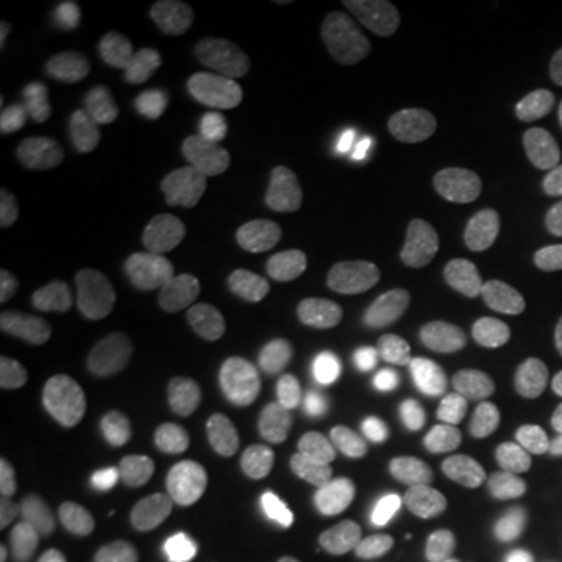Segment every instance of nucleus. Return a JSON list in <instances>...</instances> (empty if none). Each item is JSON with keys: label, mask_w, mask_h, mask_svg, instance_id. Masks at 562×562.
<instances>
[{"label": "nucleus", "mask_w": 562, "mask_h": 562, "mask_svg": "<svg viewBox=\"0 0 562 562\" xmlns=\"http://www.w3.org/2000/svg\"><path fill=\"white\" fill-rule=\"evenodd\" d=\"M131 516L149 533L175 531L193 508L186 469L159 448H136L125 461Z\"/></svg>", "instance_id": "f257e3e1"}, {"label": "nucleus", "mask_w": 562, "mask_h": 562, "mask_svg": "<svg viewBox=\"0 0 562 562\" xmlns=\"http://www.w3.org/2000/svg\"><path fill=\"white\" fill-rule=\"evenodd\" d=\"M326 94L336 108L357 115L364 125L402 131L417 117V100L391 70L381 66L341 63L328 70Z\"/></svg>", "instance_id": "f03ea898"}, {"label": "nucleus", "mask_w": 562, "mask_h": 562, "mask_svg": "<svg viewBox=\"0 0 562 562\" xmlns=\"http://www.w3.org/2000/svg\"><path fill=\"white\" fill-rule=\"evenodd\" d=\"M313 149L328 170L351 180L385 182L404 170V149L389 131L364 123H323L313 136Z\"/></svg>", "instance_id": "7ed1b4c3"}, {"label": "nucleus", "mask_w": 562, "mask_h": 562, "mask_svg": "<svg viewBox=\"0 0 562 562\" xmlns=\"http://www.w3.org/2000/svg\"><path fill=\"white\" fill-rule=\"evenodd\" d=\"M209 456L232 484L269 482L290 463V442L261 422H222L209 435Z\"/></svg>", "instance_id": "20e7f679"}, {"label": "nucleus", "mask_w": 562, "mask_h": 562, "mask_svg": "<svg viewBox=\"0 0 562 562\" xmlns=\"http://www.w3.org/2000/svg\"><path fill=\"white\" fill-rule=\"evenodd\" d=\"M269 315L281 341L323 347L344 318V294L321 277L300 279L273 294Z\"/></svg>", "instance_id": "39448f33"}, {"label": "nucleus", "mask_w": 562, "mask_h": 562, "mask_svg": "<svg viewBox=\"0 0 562 562\" xmlns=\"http://www.w3.org/2000/svg\"><path fill=\"white\" fill-rule=\"evenodd\" d=\"M305 256L315 273L341 294L372 290L385 271L381 250L360 237L344 235L334 224H323L307 232Z\"/></svg>", "instance_id": "423d86ee"}, {"label": "nucleus", "mask_w": 562, "mask_h": 562, "mask_svg": "<svg viewBox=\"0 0 562 562\" xmlns=\"http://www.w3.org/2000/svg\"><path fill=\"white\" fill-rule=\"evenodd\" d=\"M505 321L495 294L476 277H461L453 284L442 339L461 355H487L501 349Z\"/></svg>", "instance_id": "0eeeda50"}, {"label": "nucleus", "mask_w": 562, "mask_h": 562, "mask_svg": "<svg viewBox=\"0 0 562 562\" xmlns=\"http://www.w3.org/2000/svg\"><path fill=\"white\" fill-rule=\"evenodd\" d=\"M311 393V378L297 362L286 357H263L245 372L237 404L250 422H271L290 417Z\"/></svg>", "instance_id": "6e6552de"}, {"label": "nucleus", "mask_w": 562, "mask_h": 562, "mask_svg": "<svg viewBox=\"0 0 562 562\" xmlns=\"http://www.w3.org/2000/svg\"><path fill=\"white\" fill-rule=\"evenodd\" d=\"M32 269L47 281L74 284L100 277L108 266V250L83 229H45L30 245Z\"/></svg>", "instance_id": "1a4fd4ad"}, {"label": "nucleus", "mask_w": 562, "mask_h": 562, "mask_svg": "<svg viewBox=\"0 0 562 562\" xmlns=\"http://www.w3.org/2000/svg\"><path fill=\"white\" fill-rule=\"evenodd\" d=\"M250 26L266 50L284 60L305 58L323 37V16L300 0H266L252 11Z\"/></svg>", "instance_id": "9d476101"}, {"label": "nucleus", "mask_w": 562, "mask_h": 562, "mask_svg": "<svg viewBox=\"0 0 562 562\" xmlns=\"http://www.w3.org/2000/svg\"><path fill=\"white\" fill-rule=\"evenodd\" d=\"M469 385L461 370L442 368V364H427L398 378L393 389V402L406 417L419 422H435L451 417L467 404Z\"/></svg>", "instance_id": "9b49d317"}, {"label": "nucleus", "mask_w": 562, "mask_h": 562, "mask_svg": "<svg viewBox=\"0 0 562 562\" xmlns=\"http://www.w3.org/2000/svg\"><path fill=\"white\" fill-rule=\"evenodd\" d=\"M334 490V472L318 456L294 459L266 482V510L277 521H297L318 510Z\"/></svg>", "instance_id": "f8f14e48"}, {"label": "nucleus", "mask_w": 562, "mask_h": 562, "mask_svg": "<svg viewBox=\"0 0 562 562\" xmlns=\"http://www.w3.org/2000/svg\"><path fill=\"white\" fill-rule=\"evenodd\" d=\"M76 117L83 128L110 138L136 136L151 117L149 102L131 87H104L83 97L76 108Z\"/></svg>", "instance_id": "ddd939ff"}, {"label": "nucleus", "mask_w": 562, "mask_h": 562, "mask_svg": "<svg viewBox=\"0 0 562 562\" xmlns=\"http://www.w3.org/2000/svg\"><path fill=\"white\" fill-rule=\"evenodd\" d=\"M0 547L24 562H83L87 547L74 531L60 526L9 518L0 526Z\"/></svg>", "instance_id": "4468645a"}, {"label": "nucleus", "mask_w": 562, "mask_h": 562, "mask_svg": "<svg viewBox=\"0 0 562 562\" xmlns=\"http://www.w3.org/2000/svg\"><path fill=\"white\" fill-rule=\"evenodd\" d=\"M503 539L521 547H554L562 542V505L544 497H508L495 513Z\"/></svg>", "instance_id": "2eb2a0df"}, {"label": "nucleus", "mask_w": 562, "mask_h": 562, "mask_svg": "<svg viewBox=\"0 0 562 562\" xmlns=\"http://www.w3.org/2000/svg\"><path fill=\"white\" fill-rule=\"evenodd\" d=\"M311 531L334 562H370L375 554V531L370 521L347 505H328L315 513Z\"/></svg>", "instance_id": "dca6fc26"}, {"label": "nucleus", "mask_w": 562, "mask_h": 562, "mask_svg": "<svg viewBox=\"0 0 562 562\" xmlns=\"http://www.w3.org/2000/svg\"><path fill=\"white\" fill-rule=\"evenodd\" d=\"M55 510L76 521H110L121 513V487L108 469L91 467L53 492Z\"/></svg>", "instance_id": "f3484780"}, {"label": "nucleus", "mask_w": 562, "mask_h": 562, "mask_svg": "<svg viewBox=\"0 0 562 562\" xmlns=\"http://www.w3.org/2000/svg\"><path fill=\"white\" fill-rule=\"evenodd\" d=\"M115 222L125 248L136 256H149L159 250L167 237L165 209L151 199L140 182H128L117 195Z\"/></svg>", "instance_id": "a211bd4d"}, {"label": "nucleus", "mask_w": 562, "mask_h": 562, "mask_svg": "<svg viewBox=\"0 0 562 562\" xmlns=\"http://www.w3.org/2000/svg\"><path fill=\"white\" fill-rule=\"evenodd\" d=\"M510 425L503 417H476L446 435V456L461 469H487L510 451Z\"/></svg>", "instance_id": "6ab92c4d"}, {"label": "nucleus", "mask_w": 562, "mask_h": 562, "mask_svg": "<svg viewBox=\"0 0 562 562\" xmlns=\"http://www.w3.org/2000/svg\"><path fill=\"white\" fill-rule=\"evenodd\" d=\"M140 186L161 209L186 206L199 193V180L188 165L186 151L175 144H159L140 161Z\"/></svg>", "instance_id": "aec40b11"}, {"label": "nucleus", "mask_w": 562, "mask_h": 562, "mask_svg": "<svg viewBox=\"0 0 562 562\" xmlns=\"http://www.w3.org/2000/svg\"><path fill=\"white\" fill-rule=\"evenodd\" d=\"M385 487L412 503H435L451 484L448 469L440 461L422 456L409 448H396L381 463Z\"/></svg>", "instance_id": "412c9836"}, {"label": "nucleus", "mask_w": 562, "mask_h": 562, "mask_svg": "<svg viewBox=\"0 0 562 562\" xmlns=\"http://www.w3.org/2000/svg\"><path fill=\"white\" fill-rule=\"evenodd\" d=\"M165 81L172 102L193 115L209 117L224 94L220 68L195 53L178 55L167 68Z\"/></svg>", "instance_id": "4be33fe9"}, {"label": "nucleus", "mask_w": 562, "mask_h": 562, "mask_svg": "<svg viewBox=\"0 0 562 562\" xmlns=\"http://www.w3.org/2000/svg\"><path fill=\"white\" fill-rule=\"evenodd\" d=\"M269 110V91L258 81H235L224 89L220 104L209 115V133L235 140L248 133Z\"/></svg>", "instance_id": "5701e85b"}, {"label": "nucleus", "mask_w": 562, "mask_h": 562, "mask_svg": "<svg viewBox=\"0 0 562 562\" xmlns=\"http://www.w3.org/2000/svg\"><path fill=\"white\" fill-rule=\"evenodd\" d=\"M40 178L45 182L47 193L63 206L76 203L87 191V178L81 170L79 144L66 136H53L40 146Z\"/></svg>", "instance_id": "b1692460"}, {"label": "nucleus", "mask_w": 562, "mask_h": 562, "mask_svg": "<svg viewBox=\"0 0 562 562\" xmlns=\"http://www.w3.org/2000/svg\"><path fill=\"white\" fill-rule=\"evenodd\" d=\"M281 172V159L269 149H248L235 154L224 167V180L235 193L258 201L271 193Z\"/></svg>", "instance_id": "393cba45"}, {"label": "nucleus", "mask_w": 562, "mask_h": 562, "mask_svg": "<svg viewBox=\"0 0 562 562\" xmlns=\"http://www.w3.org/2000/svg\"><path fill=\"white\" fill-rule=\"evenodd\" d=\"M378 220H381V209H378L375 195H372L368 188L351 186L344 188V191L336 195L334 227L341 229L344 235L364 240V237L378 227Z\"/></svg>", "instance_id": "a878e982"}, {"label": "nucleus", "mask_w": 562, "mask_h": 562, "mask_svg": "<svg viewBox=\"0 0 562 562\" xmlns=\"http://www.w3.org/2000/svg\"><path fill=\"white\" fill-rule=\"evenodd\" d=\"M89 30L97 45L104 50H125L136 34V19L128 5L112 0V3L97 5V11L91 13Z\"/></svg>", "instance_id": "bb28decb"}, {"label": "nucleus", "mask_w": 562, "mask_h": 562, "mask_svg": "<svg viewBox=\"0 0 562 562\" xmlns=\"http://www.w3.org/2000/svg\"><path fill=\"white\" fill-rule=\"evenodd\" d=\"M45 195L47 188L40 175H19V178L5 182L3 193H0V220L5 224L30 220L40 211Z\"/></svg>", "instance_id": "cd10ccee"}, {"label": "nucleus", "mask_w": 562, "mask_h": 562, "mask_svg": "<svg viewBox=\"0 0 562 562\" xmlns=\"http://www.w3.org/2000/svg\"><path fill=\"white\" fill-rule=\"evenodd\" d=\"M32 360V344L24 326L11 315L0 318V375L5 381L21 375Z\"/></svg>", "instance_id": "c85d7f7f"}, {"label": "nucleus", "mask_w": 562, "mask_h": 562, "mask_svg": "<svg viewBox=\"0 0 562 562\" xmlns=\"http://www.w3.org/2000/svg\"><path fill=\"white\" fill-rule=\"evenodd\" d=\"M537 63L547 87L562 102V19L550 21L539 34Z\"/></svg>", "instance_id": "c756f323"}, {"label": "nucleus", "mask_w": 562, "mask_h": 562, "mask_svg": "<svg viewBox=\"0 0 562 562\" xmlns=\"http://www.w3.org/2000/svg\"><path fill=\"white\" fill-rule=\"evenodd\" d=\"M32 480L30 463L11 448L0 451V503L11 505Z\"/></svg>", "instance_id": "7c9ffc66"}, {"label": "nucleus", "mask_w": 562, "mask_h": 562, "mask_svg": "<svg viewBox=\"0 0 562 562\" xmlns=\"http://www.w3.org/2000/svg\"><path fill=\"white\" fill-rule=\"evenodd\" d=\"M547 480L562 487V440L554 442L547 456Z\"/></svg>", "instance_id": "2f4dec72"}, {"label": "nucleus", "mask_w": 562, "mask_h": 562, "mask_svg": "<svg viewBox=\"0 0 562 562\" xmlns=\"http://www.w3.org/2000/svg\"><path fill=\"white\" fill-rule=\"evenodd\" d=\"M16 47H19V42L9 37V34H3V40H0V81H5L9 63L13 60V55H16Z\"/></svg>", "instance_id": "473e14b6"}, {"label": "nucleus", "mask_w": 562, "mask_h": 562, "mask_svg": "<svg viewBox=\"0 0 562 562\" xmlns=\"http://www.w3.org/2000/svg\"><path fill=\"white\" fill-rule=\"evenodd\" d=\"M175 562H214V560L206 558V554H201V552H193V554H186V558H180Z\"/></svg>", "instance_id": "72a5a7b5"}, {"label": "nucleus", "mask_w": 562, "mask_h": 562, "mask_svg": "<svg viewBox=\"0 0 562 562\" xmlns=\"http://www.w3.org/2000/svg\"><path fill=\"white\" fill-rule=\"evenodd\" d=\"M560 252H562V237H560Z\"/></svg>", "instance_id": "f704fd0d"}]
</instances>
